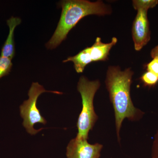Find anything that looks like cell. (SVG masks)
Listing matches in <instances>:
<instances>
[{
	"label": "cell",
	"instance_id": "6da1fadb",
	"mask_svg": "<svg viewBox=\"0 0 158 158\" xmlns=\"http://www.w3.org/2000/svg\"><path fill=\"white\" fill-rule=\"evenodd\" d=\"M134 72L131 68L122 71L118 66H110L105 84L115 113V125L118 142L120 131L125 118L131 121L140 120L144 113L134 106L131 96V87Z\"/></svg>",
	"mask_w": 158,
	"mask_h": 158
},
{
	"label": "cell",
	"instance_id": "7a4b0ae2",
	"mask_svg": "<svg viewBox=\"0 0 158 158\" xmlns=\"http://www.w3.org/2000/svg\"><path fill=\"white\" fill-rule=\"evenodd\" d=\"M62 11L59 23L53 35L46 44L48 49L56 48L83 18L91 15L104 16L112 10L102 1L90 2L86 0H65L60 3Z\"/></svg>",
	"mask_w": 158,
	"mask_h": 158
},
{
	"label": "cell",
	"instance_id": "3957f363",
	"mask_svg": "<svg viewBox=\"0 0 158 158\" xmlns=\"http://www.w3.org/2000/svg\"><path fill=\"white\" fill-rule=\"evenodd\" d=\"M100 85L98 80L90 81L84 76L79 79L77 89L81 96L82 109L77 122L78 138L88 140L89 131L98 119L94 106V99Z\"/></svg>",
	"mask_w": 158,
	"mask_h": 158
},
{
	"label": "cell",
	"instance_id": "277c9868",
	"mask_svg": "<svg viewBox=\"0 0 158 158\" xmlns=\"http://www.w3.org/2000/svg\"><path fill=\"white\" fill-rule=\"evenodd\" d=\"M51 92L56 94H62V92L58 91L47 90L43 86L37 82L32 83L28 91L29 99L23 102L20 106V113L22 118L23 119V125L27 131L31 135H35L43 128L36 130L34 126L35 123L46 124V120L40 114L37 107V99L41 94L44 92Z\"/></svg>",
	"mask_w": 158,
	"mask_h": 158
},
{
	"label": "cell",
	"instance_id": "5b68a950",
	"mask_svg": "<svg viewBox=\"0 0 158 158\" xmlns=\"http://www.w3.org/2000/svg\"><path fill=\"white\" fill-rule=\"evenodd\" d=\"M88 139L76 137L66 148L67 158H99L103 145L99 143L90 144Z\"/></svg>",
	"mask_w": 158,
	"mask_h": 158
},
{
	"label": "cell",
	"instance_id": "8992f818",
	"mask_svg": "<svg viewBox=\"0 0 158 158\" xmlns=\"http://www.w3.org/2000/svg\"><path fill=\"white\" fill-rule=\"evenodd\" d=\"M148 11L141 9L137 10L138 12L133 22L132 33L135 48L137 51L141 50L150 40Z\"/></svg>",
	"mask_w": 158,
	"mask_h": 158
},
{
	"label": "cell",
	"instance_id": "52a82bcc",
	"mask_svg": "<svg viewBox=\"0 0 158 158\" xmlns=\"http://www.w3.org/2000/svg\"><path fill=\"white\" fill-rule=\"evenodd\" d=\"M117 42V38L115 37H113L111 42L109 43H103L100 37H97L93 45L88 47L92 62L106 61L111 48L116 45Z\"/></svg>",
	"mask_w": 158,
	"mask_h": 158
},
{
	"label": "cell",
	"instance_id": "ba28073f",
	"mask_svg": "<svg viewBox=\"0 0 158 158\" xmlns=\"http://www.w3.org/2000/svg\"><path fill=\"white\" fill-rule=\"evenodd\" d=\"M21 19L18 17L11 16L7 20V24L9 28L8 37L1 51V56L6 57L12 60L15 55L14 43L15 30L21 23Z\"/></svg>",
	"mask_w": 158,
	"mask_h": 158
},
{
	"label": "cell",
	"instance_id": "9c48e42d",
	"mask_svg": "<svg viewBox=\"0 0 158 158\" xmlns=\"http://www.w3.org/2000/svg\"><path fill=\"white\" fill-rule=\"evenodd\" d=\"M73 62L74 67L77 73H83L85 67L89 63L92 62L90 59L88 47L81 51L75 56L68 57L63 61V62Z\"/></svg>",
	"mask_w": 158,
	"mask_h": 158
},
{
	"label": "cell",
	"instance_id": "30bf717a",
	"mask_svg": "<svg viewBox=\"0 0 158 158\" xmlns=\"http://www.w3.org/2000/svg\"><path fill=\"white\" fill-rule=\"evenodd\" d=\"M158 3L157 0H134L133 6L135 10H148L155 7Z\"/></svg>",
	"mask_w": 158,
	"mask_h": 158
},
{
	"label": "cell",
	"instance_id": "8fae6325",
	"mask_svg": "<svg viewBox=\"0 0 158 158\" xmlns=\"http://www.w3.org/2000/svg\"><path fill=\"white\" fill-rule=\"evenodd\" d=\"M12 67L11 59L0 56V79L9 74Z\"/></svg>",
	"mask_w": 158,
	"mask_h": 158
},
{
	"label": "cell",
	"instance_id": "7c38bea8",
	"mask_svg": "<svg viewBox=\"0 0 158 158\" xmlns=\"http://www.w3.org/2000/svg\"><path fill=\"white\" fill-rule=\"evenodd\" d=\"M141 79L145 86L149 87L154 86L158 82L157 76L148 71L143 74Z\"/></svg>",
	"mask_w": 158,
	"mask_h": 158
},
{
	"label": "cell",
	"instance_id": "4fadbf2b",
	"mask_svg": "<svg viewBox=\"0 0 158 158\" xmlns=\"http://www.w3.org/2000/svg\"><path fill=\"white\" fill-rule=\"evenodd\" d=\"M148 71L152 73L158 77V58L153 59L147 65Z\"/></svg>",
	"mask_w": 158,
	"mask_h": 158
},
{
	"label": "cell",
	"instance_id": "5bb4252c",
	"mask_svg": "<svg viewBox=\"0 0 158 158\" xmlns=\"http://www.w3.org/2000/svg\"><path fill=\"white\" fill-rule=\"evenodd\" d=\"M152 158H158V128L154 136L152 148Z\"/></svg>",
	"mask_w": 158,
	"mask_h": 158
},
{
	"label": "cell",
	"instance_id": "9a60e30c",
	"mask_svg": "<svg viewBox=\"0 0 158 158\" xmlns=\"http://www.w3.org/2000/svg\"><path fill=\"white\" fill-rule=\"evenodd\" d=\"M151 56L153 59L155 58H158V45L156 46L152 50L151 52Z\"/></svg>",
	"mask_w": 158,
	"mask_h": 158
}]
</instances>
